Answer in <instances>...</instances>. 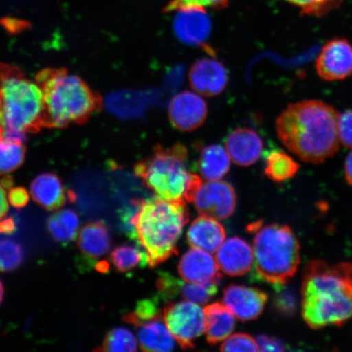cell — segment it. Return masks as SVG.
<instances>
[{"instance_id":"obj_1","label":"cell","mask_w":352,"mask_h":352,"mask_svg":"<svg viewBox=\"0 0 352 352\" xmlns=\"http://www.w3.org/2000/svg\"><path fill=\"white\" fill-rule=\"evenodd\" d=\"M337 110L320 100L289 104L276 120V131L289 151L308 164H323L340 148Z\"/></svg>"},{"instance_id":"obj_2","label":"cell","mask_w":352,"mask_h":352,"mask_svg":"<svg viewBox=\"0 0 352 352\" xmlns=\"http://www.w3.org/2000/svg\"><path fill=\"white\" fill-rule=\"evenodd\" d=\"M302 318L314 329L352 319V263H308L302 285Z\"/></svg>"},{"instance_id":"obj_3","label":"cell","mask_w":352,"mask_h":352,"mask_svg":"<svg viewBox=\"0 0 352 352\" xmlns=\"http://www.w3.org/2000/svg\"><path fill=\"white\" fill-rule=\"evenodd\" d=\"M135 211L123 217L131 227L130 236L146 254L148 264L155 267L178 254L176 244L189 221L186 201H171L160 197L132 202Z\"/></svg>"},{"instance_id":"obj_4","label":"cell","mask_w":352,"mask_h":352,"mask_svg":"<svg viewBox=\"0 0 352 352\" xmlns=\"http://www.w3.org/2000/svg\"><path fill=\"white\" fill-rule=\"evenodd\" d=\"M188 157L187 148L182 144L166 148L157 145L151 156L135 166V174L157 197L192 204L202 180L188 170Z\"/></svg>"},{"instance_id":"obj_5","label":"cell","mask_w":352,"mask_h":352,"mask_svg":"<svg viewBox=\"0 0 352 352\" xmlns=\"http://www.w3.org/2000/svg\"><path fill=\"white\" fill-rule=\"evenodd\" d=\"M44 98V116L61 127L83 122L101 105V100L80 78L67 72H44L39 76Z\"/></svg>"},{"instance_id":"obj_6","label":"cell","mask_w":352,"mask_h":352,"mask_svg":"<svg viewBox=\"0 0 352 352\" xmlns=\"http://www.w3.org/2000/svg\"><path fill=\"white\" fill-rule=\"evenodd\" d=\"M255 276L272 285L286 284L300 263V246L292 228L283 224L254 223Z\"/></svg>"},{"instance_id":"obj_7","label":"cell","mask_w":352,"mask_h":352,"mask_svg":"<svg viewBox=\"0 0 352 352\" xmlns=\"http://www.w3.org/2000/svg\"><path fill=\"white\" fill-rule=\"evenodd\" d=\"M2 138L23 142L25 133L44 116L42 87L14 73L0 78Z\"/></svg>"},{"instance_id":"obj_8","label":"cell","mask_w":352,"mask_h":352,"mask_svg":"<svg viewBox=\"0 0 352 352\" xmlns=\"http://www.w3.org/2000/svg\"><path fill=\"white\" fill-rule=\"evenodd\" d=\"M164 318L171 336L184 350L193 349V341L206 332L204 309L195 302H168Z\"/></svg>"},{"instance_id":"obj_9","label":"cell","mask_w":352,"mask_h":352,"mask_svg":"<svg viewBox=\"0 0 352 352\" xmlns=\"http://www.w3.org/2000/svg\"><path fill=\"white\" fill-rule=\"evenodd\" d=\"M192 204L201 215L219 220L226 219L236 209L235 189L226 182H202L197 189Z\"/></svg>"},{"instance_id":"obj_10","label":"cell","mask_w":352,"mask_h":352,"mask_svg":"<svg viewBox=\"0 0 352 352\" xmlns=\"http://www.w3.org/2000/svg\"><path fill=\"white\" fill-rule=\"evenodd\" d=\"M316 69L325 81L344 80L352 76V44L334 38L325 43L316 61Z\"/></svg>"},{"instance_id":"obj_11","label":"cell","mask_w":352,"mask_h":352,"mask_svg":"<svg viewBox=\"0 0 352 352\" xmlns=\"http://www.w3.org/2000/svg\"><path fill=\"white\" fill-rule=\"evenodd\" d=\"M168 113L171 124L176 129L192 131L204 124L208 117V104L195 92L184 91L170 100Z\"/></svg>"},{"instance_id":"obj_12","label":"cell","mask_w":352,"mask_h":352,"mask_svg":"<svg viewBox=\"0 0 352 352\" xmlns=\"http://www.w3.org/2000/svg\"><path fill=\"white\" fill-rule=\"evenodd\" d=\"M262 290L245 285H230L223 290V303L241 321L257 319L267 302Z\"/></svg>"},{"instance_id":"obj_13","label":"cell","mask_w":352,"mask_h":352,"mask_svg":"<svg viewBox=\"0 0 352 352\" xmlns=\"http://www.w3.org/2000/svg\"><path fill=\"white\" fill-rule=\"evenodd\" d=\"M220 283L195 284L179 280L168 272H162L157 280L160 296L164 300L182 297L184 300L204 305L210 301L219 289Z\"/></svg>"},{"instance_id":"obj_14","label":"cell","mask_w":352,"mask_h":352,"mask_svg":"<svg viewBox=\"0 0 352 352\" xmlns=\"http://www.w3.org/2000/svg\"><path fill=\"white\" fill-rule=\"evenodd\" d=\"M228 72L220 61L204 58L197 60L189 72V82L193 89L206 96H217L226 89Z\"/></svg>"},{"instance_id":"obj_15","label":"cell","mask_w":352,"mask_h":352,"mask_svg":"<svg viewBox=\"0 0 352 352\" xmlns=\"http://www.w3.org/2000/svg\"><path fill=\"white\" fill-rule=\"evenodd\" d=\"M217 262L210 253L193 248L180 259L178 270L180 276L187 283L209 284L220 283L222 275Z\"/></svg>"},{"instance_id":"obj_16","label":"cell","mask_w":352,"mask_h":352,"mask_svg":"<svg viewBox=\"0 0 352 352\" xmlns=\"http://www.w3.org/2000/svg\"><path fill=\"white\" fill-rule=\"evenodd\" d=\"M217 262L223 274L231 276H243L253 265L252 248L245 240L231 237L220 245L217 252Z\"/></svg>"},{"instance_id":"obj_17","label":"cell","mask_w":352,"mask_h":352,"mask_svg":"<svg viewBox=\"0 0 352 352\" xmlns=\"http://www.w3.org/2000/svg\"><path fill=\"white\" fill-rule=\"evenodd\" d=\"M226 146L234 164L248 166L254 164L261 157L263 143L256 131L248 127H240L228 135Z\"/></svg>"},{"instance_id":"obj_18","label":"cell","mask_w":352,"mask_h":352,"mask_svg":"<svg viewBox=\"0 0 352 352\" xmlns=\"http://www.w3.org/2000/svg\"><path fill=\"white\" fill-rule=\"evenodd\" d=\"M178 12L174 21L176 36L189 45H204L211 29L208 14L200 8H188Z\"/></svg>"},{"instance_id":"obj_19","label":"cell","mask_w":352,"mask_h":352,"mask_svg":"<svg viewBox=\"0 0 352 352\" xmlns=\"http://www.w3.org/2000/svg\"><path fill=\"white\" fill-rule=\"evenodd\" d=\"M226 232L217 219L205 215L197 217L187 233L188 244L210 254L217 253L226 240Z\"/></svg>"},{"instance_id":"obj_20","label":"cell","mask_w":352,"mask_h":352,"mask_svg":"<svg viewBox=\"0 0 352 352\" xmlns=\"http://www.w3.org/2000/svg\"><path fill=\"white\" fill-rule=\"evenodd\" d=\"M78 245L87 263L89 265L96 264L111 248L108 228L100 221L86 224L79 232Z\"/></svg>"},{"instance_id":"obj_21","label":"cell","mask_w":352,"mask_h":352,"mask_svg":"<svg viewBox=\"0 0 352 352\" xmlns=\"http://www.w3.org/2000/svg\"><path fill=\"white\" fill-rule=\"evenodd\" d=\"M140 349L144 351H170L175 349L174 337L167 329L164 316L134 325Z\"/></svg>"},{"instance_id":"obj_22","label":"cell","mask_w":352,"mask_h":352,"mask_svg":"<svg viewBox=\"0 0 352 352\" xmlns=\"http://www.w3.org/2000/svg\"><path fill=\"white\" fill-rule=\"evenodd\" d=\"M30 193L34 201L47 210L59 209L66 201L63 182L58 176L52 173L37 176L30 186Z\"/></svg>"},{"instance_id":"obj_23","label":"cell","mask_w":352,"mask_h":352,"mask_svg":"<svg viewBox=\"0 0 352 352\" xmlns=\"http://www.w3.org/2000/svg\"><path fill=\"white\" fill-rule=\"evenodd\" d=\"M206 341L214 345L230 336L235 328L234 315L223 305L214 302L204 308Z\"/></svg>"},{"instance_id":"obj_24","label":"cell","mask_w":352,"mask_h":352,"mask_svg":"<svg viewBox=\"0 0 352 352\" xmlns=\"http://www.w3.org/2000/svg\"><path fill=\"white\" fill-rule=\"evenodd\" d=\"M231 158L226 148L210 144L202 149L199 158V170L209 182L221 179L230 171Z\"/></svg>"},{"instance_id":"obj_25","label":"cell","mask_w":352,"mask_h":352,"mask_svg":"<svg viewBox=\"0 0 352 352\" xmlns=\"http://www.w3.org/2000/svg\"><path fill=\"white\" fill-rule=\"evenodd\" d=\"M78 214L72 210L57 211L48 219L47 227L52 239L67 244L76 239L79 228Z\"/></svg>"},{"instance_id":"obj_26","label":"cell","mask_w":352,"mask_h":352,"mask_svg":"<svg viewBox=\"0 0 352 352\" xmlns=\"http://www.w3.org/2000/svg\"><path fill=\"white\" fill-rule=\"evenodd\" d=\"M299 168L298 162L280 149H274L267 154L264 173L274 182H287L296 175Z\"/></svg>"},{"instance_id":"obj_27","label":"cell","mask_w":352,"mask_h":352,"mask_svg":"<svg viewBox=\"0 0 352 352\" xmlns=\"http://www.w3.org/2000/svg\"><path fill=\"white\" fill-rule=\"evenodd\" d=\"M110 261L118 271L126 272L138 266L148 264L146 254L135 246L122 245L118 246L110 254Z\"/></svg>"},{"instance_id":"obj_28","label":"cell","mask_w":352,"mask_h":352,"mask_svg":"<svg viewBox=\"0 0 352 352\" xmlns=\"http://www.w3.org/2000/svg\"><path fill=\"white\" fill-rule=\"evenodd\" d=\"M25 148L21 142L0 136V175H6L23 164Z\"/></svg>"},{"instance_id":"obj_29","label":"cell","mask_w":352,"mask_h":352,"mask_svg":"<svg viewBox=\"0 0 352 352\" xmlns=\"http://www.w3.org/2000/svg\"><path fill=\"white\" fill-rule=\"evenodd\" d=\"M96 351H136L138 342L129 329L116 328L111 330L105 336L103 344Z\"/></svg>"},{"instance_id":"obj_30","label":"cell","mask_w":352,"mask_h":352,"mask_svg":"<svg viewBox=\"0 0 352 352\" xmlns=\"http://www.w3.org/2000/svg\"><path fill=\"white\" fill-rule=\"evenodd\" d=\"M162 299L160 294L153 298L144 299L138 302L135 310L123 316L125 322L135 325L142 321L161 318L164 316V311L160 307V300Z\"/></svg>"},{"instance_id":"obj_31","label":"cell","mask_w":352,"mask_h":352,"mask_svg":"<svg viewBox=\"0 0 352 352\" xmlns=\"http://www.w3.org/2000/svg\"><path fill=\"white\" fill-rule=\"evenodd\" d=\"M23 250L19 242L10 239H0V272L16 270L23 261Z\"/></svg>"},{"instance_id":"obj_32","label":"cell","mask_w":352,"mask_h":352,"mask_svg":"<svg viewBox=\"0 0 352 352\" xmlns=\"http://www.w3.org/2000/svg\"><path fill=\"white\" fill-rule=\"evenodd\" d=\"M297 7L302 15L323 16L341 6L343 0H283Z\"/></svg>"},{"instance_id":"obj_33","label":"cell","mask_w":352,"mask_h":352,"mask_svg":"<svg viewBox=\"0 0 352 352\" xmlns=\"http://www.w3.org/2000/svg\"><path fill=\"white\" fill-rule=\"evenodd\" d=\"M275 285L274 307L279 314L292 316L296 314L298 305L297 294L285 284Z\"/></svg>"},{"instance_id":"obj_34","label":"cell","mask_w":352,"mask_h":352,"mask_svg":"<svg viewBox=\"0 0 352 352\" xmlns=\"http://www.w3.org/2000/svg\"><path fill=\"white\" fill-rule=\"evenodd\" d=\"M222 351H259L256 340L248 333H239L232 334L220 346Z\"/></svg>"},{"instance_id":"obj_35","label":"cell","mask_w":352,"mask_h":352,"mask_svg":"<svg viewBox=\"0 0 352 352\" xmlns=\"http://www.w3.org/2000/svg\"><path fill=\"white\" fill-rule=\"evenodd\" d=\"M228 0H173L166 7V12L204 8H221L227 6Z\"/></svg>"},{"instance_id":"obj_36","label":"cell","mask_w":352,"mask_h":352,"mask_svg":"<svg viewBox=\"0 0 352 352\" xmlns=\"http://www.w3.org/2000/svg\"><path fill=\"white\" fill-rule=\"evenodd\" d=\"M338 131L341 143L352 148V109L346 110L338 117Z\"/></svg>"},{"instance_id":"obj_37","label":"cell","mask_w":352,"mask_h":352,"mask_svg":"<svg viewBox=\"0 0 352 352\" xmlns=\"http://www.w3.org/2000/svg\"><path fill=\"white\" fill-rule=\"evenodd\" d=\"M255 340H256L258 350L261 351L274 352L286 350V345L279 338L267 336H259Z\"/></svg>"},{"instance_id":"obj_38","label":"cell","mask_w":352,"mask_h":352,"mask_svg":"<svg viewBox=\"0 0 352 352\" xmlns=\"http://www.w3.org/2000/svg\"><path fill=\"white\" fill-rule=\"evenodd\" d=\"M8 198L13 208L16 209L25 208L30 200L28 192L24 188L21 187L10 189Z\"/></svg>"},{"instance_id":"obj_39","label":"cell","mask_w":352,"mask_h":352,"mask_svg":"<svg viewBox=\"0 0 352 352\" xmlns=\"http://www.w3.org/2000/svg\"><path fill=\"white\" fill-rule=\"evenodd\" d=\"M16 230L14 219L12 217L0 219V234H12Z\"/></svg>"},{"instance_id":"obj_40","label":"cell","mask_w":352,"mask_h":352,"mask_svg":"<svg viewBox=\"0 0 352 352\" xmlns=\"http://www.w3.org/2000/svg\"><path fill=\"white\" fill-rule=\"evenodd\" d=\"M8 211V204L6 190L2 183H0V219L6 217Z\"/></svg>"},{"instance_id":"obj_41","label":"cell","mask_w":352,"mask_h":352,"mask_svg":"<svg viewBox=\"0 0 352 352\" xmlns=\"http://www.w3.org/2000/svg\"><path fill=\"white\" fill-rule=\"evenodd\" d=\"M345 176L346 182L352 186V151L347 155L346 160Z\"/></svg>"},{"instance_id":"obj_42","label":"cell","mask_w":352,"mask_h":352,"mask_svg":"<svg viewBox=\"0 0 352 352\" xmlns=\"http://www.w3.org/2000/svg\"><path fill=\"white\" fill-rule=\"evenodd\" d=\"M3 294H4L3 286L1 281H0V303L2 302L3 298Z\"/></svg>"},{"instance_id":"obj_43","label":"cell","mask_w":352,"mask_h":352,"mask_svg":"<svg viewBox=\"0 0 352 352\" xmlns=\"http://www.w3.org/2000/svg\"><path fill=\"white\" fill-rule=\"evenodd\" d=\"M0 116H1V102H0Z\"/></svg>"}]
</instances>
